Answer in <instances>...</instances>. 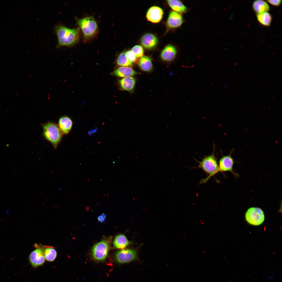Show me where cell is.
<instances>
[{
	"instance_id": "12",
	"label": "cell",
	"mask_w": 282,
	"mask_h": 282,
	"mask_svg": "<svg viewBox=\"0 0 282 282\" xmlns=\"http://www.w3.org/2000/svg\"><path fill=\"white\" fill-rule=\"evenodd\" d=\"M140 42L142 46L145 49H151L156 46L158 41L157 37L154 35L146 33L142 37Z\"/></svg>"
},
{
	"instance_id": "11",
	"label": "cell",
	"mask_w": 282,
	"mask_h": 282,
	"mask_svg": "<svg viewBox=\"0 0 282 282\" xmlns=\"http://www.w3.org/2000/svg\"><path fill=\"white\" fill-rule=\"evenodd\" d=\"M163 14V10L161 8L154 6L151 7L148 10L146 14V17L148 21L152 22L157 23L161 20Z\"/></svg>"
},
{
	"instance_id": "1",
	"label": "cell",
	"mask_w": 282,
	"mask_h": 282,
	"mask_svg": "<svg viewBox=\"0 0 282 282\" xmlns=\"http://www.w3.org/2000/svg\"><path fill=\"white\" fill-rule=\"evenodd\" d=\"M55 30L58 38V47L71 46L79 40V28L71 29L60 25L55 27Z\"/></svg>"
},
{
	"instance_id": "27",
	"label": "cell",
	"mask_w": 282,
	"mask_h": 282,
	"mask_svg": "<svg viewBox=\"0 0 282 282\" xmlns=\"http://www.w3.org/2000/svg\"><path fill=\"white\" fill-rule=\"evenodd\" d=\"M106 218V215L104 213L100 215L98 217V220L101 222H104Z\"/></svg>"
},
{
	"instance_id": "28",
	"label": "cell",
	"mask_w": 282,
	"mask_h": 282,
	"mask_svg": "<svg viewBox=\"0 0 282 282\" xmlns=\"http://www.w3.org/2000/svg\"><path fill=\"white\" fill-rule=\"evenodd\" d=\"M268 278L269 280H273V277L271 276H268Z\"/></svg>"
},
{
	"instance_id": "13",
	"label": "cell",
	"mask_w": 282,
	"mask_h": 282,
	"mask_svg": "<svg viewBox=\"0 0 282 282\" xmlns=\"http://www.w3.org/2000/svg\"><path fill=\"white\" fill-rule=\"evenodd\" d=\"M177 54L175 48L173 45L169 44L167 45L161 52L160 56L163 60L171 61L175 58Z\"/></svg>"
},
{
	"instance_id": "9",
	"label": "cell",
	"mask_w": 282,
	"mask_h": 282,
	"mask_svg": "<svg viewBox=\"0 0 282 282\" xmlns=\"http://www.w3.org/2000/svg\"><path fill=\"white\" fill-rule=\"evenodd\" d=\"M232 150L228 155L222 156L220 159L218 165V172H231L233 173V167L234 163L231 156Z\"/></svg>"
},
{
	"instance_id": "5",
	"label": "cell",
	"mask_w": 282,
	"mask_h": 282,
	"mask_svg": "<svg viewBox=\"0 0 282 282\" xmlns=\"http://www.w3.org/2000/svg\"><path fill=\"white\" fill-rule=\"evenodd\" d=\"M111 238H105L94 245L91 254L95 260L101 261L106 258L109 251Z\"/></svg>"
},
{
	"instance_id": "8",
	"label": "cell",
	"mask_w": 282,
	"mask_h": 282,
	"mask_svg": "<svg viewBox=\"0 0 282 282\" xmlns=\"http://www.w3.org/2000/svg\"><path fill=\"white\" fill-rule=\"evenodd\" d=\"M29 260L31 266L36 268L43 265L45 262L44 248L38 247L30 254Z\"/></svg>"
},
{
	"instance_id": "24",
	"label": "cell",
	"mask_w": 282,
	"mask_h": 282,
	"mask_svg": "<svg viewBox=\"0 0 282 282\" xmlns=\"http://www.w3.org/2000/svg\"><path fill=\"white\" fill-rule=\"evenodd\" d=\"M131 51L137 57H142L143 55V49L142 46L139 45H137L134 46L132 48Z\"/></svg>"
},
{
	"instance_id": "17",
	"label": "cell",
	"mask_w": 282,
	"mask_h": 282,
	"mask_svg": "<svg viewBox=\"0 0 282 282\" xmlns=\"http://www.w3.org/2000/svg\"><path fill=\"white\" fill-rule=\"evenodd\" d=\"M118 82L121 89L128 91L133 89L136 84L135 79L131 77H125L119 80Z\"/></svg>"
},
{
	"instance_id": "18",
	"label": "cell",
	"mask_w": 282,
	"mask_h": 282,
	"mask_svg": "<svg viewBox=\"0 0 282 282\" xmlns=\"http://www.w3.org/2000/svg\"><path fill=\"white\" fill-rule=\"evenodd\" d=\"M167 1L170 7L175 12L179 13H183L187 11V8L180 1L168 0Z\"/></svg>"
},
{
	"instance_id": "26",
	"label": "cell",
	"mask_w": 282,
	"mask_h": 282,
	"mask_svg": "<svg viewBox=\"0 0 282 282\" xmlns=\"http://www.w3.org/2000/svg\"><path fill=\"white\" fill-rule=\"evenodd\" d=\"M267 2L275 6H278L281 2V0H268Z\"/></svg>"
},
{
	"instance_id": "21",
	"label": "cell",
	"mask_w": 282,
	"mask_h": 282,
	"mask_svg": "<svg viewBox=\"0 0 282 282\" xmlns=\"http://www.w3.org/2000/svg\"><path fill=\"white\" fill-rule=\"evenodd\" d=\"M258 21L262 25L268 26L271 24L272 19L271 15L267 12L257 14L256 16Z\"/></svg>"
},
{
	"instance_id": "19",
	"label": "cell",
	"mask_w": 282,
	"mask_h": 282,
	"mask_svg": "<svg viewBox=\"0 0 282 282\" xmlns=\"http://www.w3.org/2000/svg\"><path fill=\"white\" fill-rule=\"evenodd\" d=\"M252 8L254 11L257 14L267 12L269 9V7L267 2L262 0H257L253 2Z\"/></svg>"
},
{
	"instance_id": "14",
	"label": "cell",
	"mask_w": 282,
	"mask_h": 282,
	"mask_svg": "<svg viewBox=\"0 0 282 282\" xmlns=\"http://www.w3.org/2000/svg\"><path fill=\"white\" fill-rule=\"evenodd\" d=\"M72 125V120L67 116H63L59 119L58 125L63 134H68L71 130Z\"/></svg>"
},
{
	"instance_id": "16",
	"label": "cell",
	"mask_w": 282,
	"mask_h": 282,
	"mask_svg": "<svg viewBox=\"0 0 282 282\" xmlns=\"http://www.w3.org/2000/svg\"><path fill=\"white\" fill-rule=\"evenodd\" d=\"M132 242L128 239L126 236L123 234L117 235L113 241L114 247L115 248L123 249L132 244Z\"/></svg>"
},
{
	"instance_id": "6",
	"label": "cell",
	"mask_w": 282,
	"mask_h": 282,
	"mask_svg": "<svg viewBox=\"0 0 282 282\" xmlns=\"http://www.w3.org/2000/svg\"><path fill=\"white\" fill-rule=\"evenodd\" d=\"M245 216L246 220L249 224L255 226L261 225L265 219L263 211L260 208L256 207L249 208L245 213Z\"/></svg>"
},
{
	"instance_id": "7",
	"label": "cell",
	"mask_w": 282,
	"mask_h": 282,
	"mask_svg": "<svg viewBox=\"0 0 282 282\" xmlns=\"http://www.w3.org/2000/svg\"><path fill=\"white\" fill-rule=\"evenodd\" d=\"M137 255V250L136 249H124L117 252L115 259L120 263H126L136 260Z\"/></svg>"
},
{
	"instance_id": "3",
	"label": "cell",
	"mask_w": 282,
	"mask_h": 282,
	"mask_svg": "<svg viewBox=\"0 0 282 282\" xmlns=\"http://www.w3.org/2000/svg\"><path fill=\"white\" fill-rule=\"evenodd\" d=\"M42 125L44 137L51 144L54 148H57L63 134L58 125L50 121L42 124Z\"/></svg>"
},
{
	"instance_id": "23",
	"label": "cell",
	"mask_w": 282,
	"mask_h": 282,
	"mask_svg": "<svg viewBox=\"0 0 282 282\" xmlns=\"http://www.w3.org/2000/svg\"><path fill=\"white\" fill-rule=\"evenodd\" d=\"M116 62L118 65L122 66L128 67L132 66L133 65V63L128 59L126 52H123L119 54Z\"/></svg>"
},
{
	"instance_id": "15",
	"label": "cell",
	"mask_w": 282,
	"mask_h": 282,
	"mask_svg": "<svg viewBox=\"0 0 282 282\" xmlns=\"http://www.w3.org/2000/svg\"><path fill=\"white\" fill-rule=\"evenodd\" d=\"M138 73L131 67L121 66L114 70L112 73L113 75L120 77H131L137 74Z\"/></svg>"
},
{
	"instance_id": "2",
	"label": "cell",
	"mask_w": 282,
	"mask_h": 282,
	"mask_svg": "<svg viewBox=\"0 0 282 282\" xmlns=\"http://www.w3.org/2000/svg\"><path fill=\"white\" fill-rule=\"evenodd\" d=\"M211 154L205 156L201 161H198V167L202 169L208 176L201 180V184L206 183L212 177L218 172V164L214 155V148Z\"/></svg>"
},
{
	"instance_id": "10",
	"label": "cell",
	"mask_w": 282,
	"mask_h": 282,
	"mask_svg": "<svg viewBox=\"0 0 282 282\" xmlns=\"http://www.w3.org/2000/svg\"><path fill=\"white\" fill-rule=\"evenodd\" d=\"M183 22L181 15L174 11H171L168 18L166 24L168 29L180 26Z\"/></svg>"
},
{
	"instance_id": "22",
	"label": "cell",
	"mask_w": 282,
	"mask_h": 282,
	"mask_svg": "<svg viewBox=\"0 0 282 282\" xmlns=\"http://www.w3.org/2000/svg\"><path fill=\"white\" fill-rule=\"evenodd\" d=\"M44 247V253L45 259L49 262L54 261L57 255L56 250L52 246H46Z\"/></svg>"
},
{
	"instance_id": "4",
	"label": "cell",
	"mask_w": 282,
	"mask_h": 282,
	"mask_svg": "<svg viewBox=\"0 0 282 282\" xmlns=\"http://www.w3.org/2000/svg\"><path fill=\"white\" fill-rule=\"evenodd\" d=\"M77 21L82 30L85 41L93 38L96 35L97 32L98 27L93 17L90 16L78 19Z\"/></svg>"
},
{
	"instance_id": "25",
	"label": "cell",
	"mask_w": 282,
	"mask_h": 282,
	"mask_svg": "<svg viewBox=\"0 0 282 282\" xmlns=\"http://www.w3.org/2000/svg\"><path fill=\"white\" fill-rule=\"evenodd\" d=\"M126 54L128 59L130 62L133 63L136 62L137 57L131 50L127 51Z\"/></svg>"
},
{
	"instance_id": "20",
	"label": "cell",
	"mask_w": 282,
	"mask_h": 282,
	"mask_svg": "<svg viewBox=\"0 0 282 282\" xmlns=\"http://www.w3.org/2000/svg\"><path fill=\"white\" fill-rule=\"evenodd\" d=\"M139 65L142 70L146 72L151 71L153 68L151 59L147 56H143L141 57L139 61Z\"/></svg>"
}]
</instances>
